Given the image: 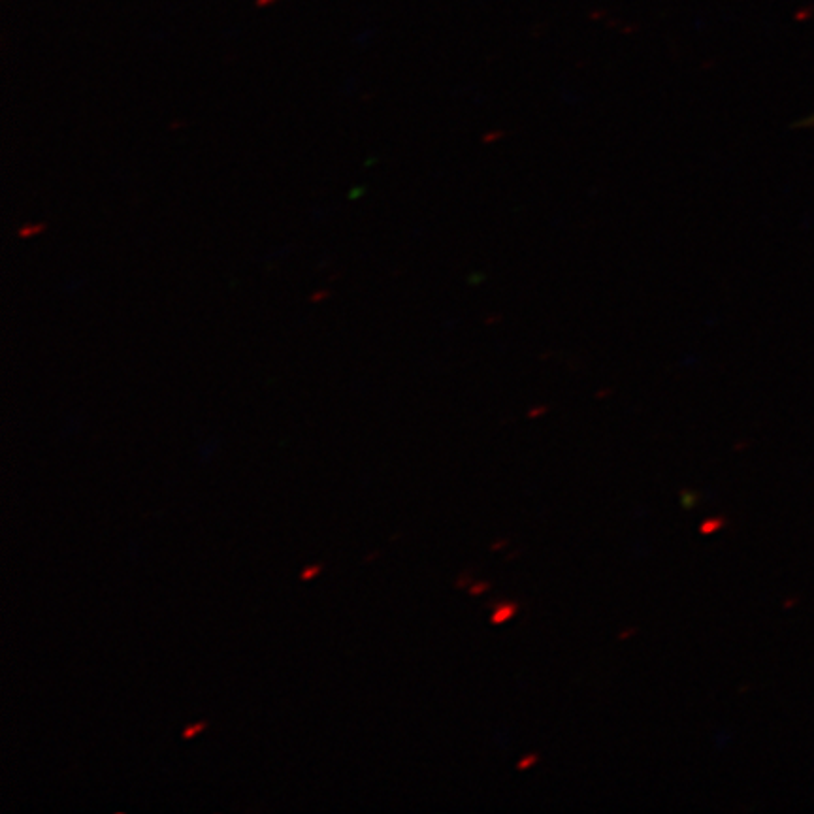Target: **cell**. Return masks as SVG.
Wrapping results in <instances>:
<instances>
[{"label":"cell","mask_w":814,"mask_h":814,"mask_svg":"<svg viewBox=\"0 0 814 814\" xmlns=\"http://www.w3.org/2000/svg\"><path fill=\"white\" fill-rule=\"evenodd\" d=\"M519 611V605L515 602H504L494 607V613L490 617L492 624H505L507 620L513 619Z\"/></svg>","instance_id":"6da1fadb"},{"label":"cell","mask_w":814,"mask_h":814,"mask_svg":"<svg viewBox=\"0 0 814 814\" xmlns=\"http://www.w3.org/2000/svg\"><path fill=\"white\" fill-rule=\"evenodd\" d=\"M722 526H724V521H722L720 517L705 519V521L701 522L700 534H703V536H711V534L718 532Z\"/></svg>","instance_id":"7a4b0ae2"},{"label":"cell","mask_w":814,"mask_h":814,"mask_svg":"<svg viewBox=\"0 0 814 814\" xmlns=\"http://www.w3.org/2000/svg\"><path fill=\"white\" fill-rule=\"evenodd\" d=\"M206 728H208V720H200V722H196V724L185 726L183 732H181V737H183V739H193L198 733L204 732Z\"/></svg>","instance_id":"3957f363"},{"label":"cell","mask_w":814,"mask_h":814,"mask_svg":"<svg viewBox=\"0 0 814 814\" xmlns=\"http://www.w3.org/2000/svg\"><path fill=\"white\" fill-rule=\"evenodd\" d=\"M323 570H325V566H323V564H313V566H308V568H304L302 573H300V581L308 583V581H311V579L319 577V575H321V571Z\"/></svg>","instance_id":"277c9868"},{"label":"cell","mask_w":814,"mask_h":814,"mask_svg":"<svg viewBox=\"0 0 814 814\" xmlns=\"http://www.w3.org/2000/svg\"><path fill=\"white\" fill-rule=\"evenodd\" d=\"M539 756L538 754H528V756H524L521 762L517 764V767L524 771V769H530V767L534 766V764H538Z\"/></svg>","instance_id":"5b68a950"},{"label":"cell","mask_w":814,"mask_h":814,"mask_svg":"<svg viewBox=\"0 0 814 814\" xmlns=\"http://www.w3.org/2000/svg\"><path fill=\"white\" fill-rule=\"evenodd\" d=\"M681 496H683V498H681V502H683L684 507H692V505L698 504V500H694L696 496H694V494H690V492H686V490L681 492Z\"/></svg>","instance_id":"8992f818"},{"label":"cell","mask_w":814,"mask_h":814,"mask_svg":"<svg viewBox=\"0 0 814 814\" xmlns=\"http://www.w3.org/2000/svg\"><path fill=\"white\" fill-rule=\"evenodd\" d=\"M489 587V583H477V585H473V587L470 588V594H472V596H479V594L487 592V588Z\"/></svg>","instance_id":"52a82bcc"}]
</instances>
